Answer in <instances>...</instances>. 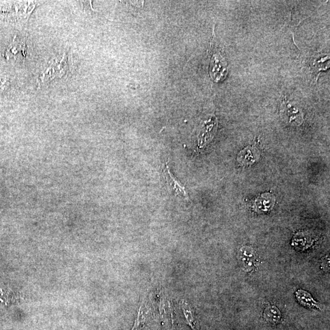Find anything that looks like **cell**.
Here are the masks:
<instances>
[{
  "label": "cell",
  "instance_id": "1",
  "mask_svg": "<svg viewBox=\"0 0 330 330\" xmlns=\"http://www.w3.org/2000/svg\"><path fill=\"white\" fill-rule=\"evenodd\" d=\"M33 2H11L0 10V15L9 21H27L34 10L36 4Z\"/></svg>",
  "mask_w": 330,
  "mask_h": 330
},
{
  "label": "cell",
  "instance_id": "2",
  "mask_svg": "<svg viewBox=\"0 0 330 330\" xmlns=\"http://www.w3.org/2000/svg\"><path fill=\"white\" fill-rule=\"evenodd\" d=\"M218 127L217 117L212 116L206 121L203 122L198 133V146L200 148L204 147L211 139L214 138Z\"/></svg>",
  "mask_w": 330,
  "mask_h": 330
},
{
  "label": "cell",
  "instance_id": "3",
  "mask_svg": "<svg viewBox=\"0 0 330 330\" xmlns=\"http://www.w3.org/2000/svg\"><path fill=\"white\" fill-rule=\"evenodd\" d=\"M67 69H68V65H67L66 56L64 55L60 60H56L55 62L42 74L41 83H47L55 78L62 77L66 73Z\"/></svg>",
  "mask_w": 330,
  "mask_h": 330
},
{
  "label": "cell",
  "instance_id": "4",
  "mask_svg": "<svg viewBox=\"0 0 330 330\" xmlns=\"http://www.w3.org/2000/svg\"><path fill=\"white\" fill-rule=\"evenodd\" d=\"M211 75L215 82H218L225 78L227 73V66L225 58L220 52H215L212 55L211 64Z\"/></svg>",
  "mask_w": 330,
  "mask_h": 330
},
{
  "label": "cell",
  "instance_id": "5",
  "mask_svg": "<svg viewBox=\"0 0 330 330\" xmlns=\"http://www.w3.org/2000/svg\"><path fill=\"white\" fill-rule=\"evenodd\" d=\"M238 256L240 266L245 272H250L256 266L257 256L255 251L252 248H242L239 251Z\"/></svg>",
  "mask_w": 330,
  "mask_h": 330
},
{
  "label": "cell",
  "instance_id": "6",
  "mask_svg": "<svg viewBox=\"0 0 330 330\" xmlns=\"http://www.w3.org/2000/svg\"><path fill=\"white\" fill-rule=\"evenodd\" d=\"M163 174L166 178L167 186L175 195L182 196L189 199L185 187L180 182L173 177L170 171L169 162H166L163 165Z\"/></svg>",
  "mask_w": 330,
  "mask_h": 330
},
{
  "label": "cell",
  "instance_id": "7",
  "mask_svg": "<svg viewBox=\"0 0 330 330\" xmlns=\"http://www.w3.org/2000/svg\"><path fill=\"white\" fill-rule=\"evenodd\" d=\"M296 299L302 305L310 309H320L319 304H318L312 297L309 293L303 290H298L295 293Z\"/></svg>",
  "mask_w": 330,
  "mask_h": 330
},
{
  "label": "cell",
  "instance_id": "8",
  "mask_svg": "<svg viewBox=\"0 0 330 330\" xmlns=\"http://www.w3.org/2000/svg\"><path fill=\"white\" fill-rule=\"evenodd\" d=\"M264 318L268 322L275 325V324L278 323L281 320V312L275 306H268L264 310Z\"/></svg>",
  "mask_w": 330,
  "mask_h": 330
},
{
  "label": "cell",
  "instance_id": "9",
  "mask_svg": "<svg viewBox=\"0 0 330 330\" xmlns=\"http://www.w3.org/2000/svg\"><path fill=\"white\" fill-rule=\"evenodd\" d=\"M182 307L185 316H186L187 323L192 330H198L197 321H196L195 314L194 311H192L191 307L189 305L188 303L185 300L181 302Z\"/></svg>",
  "mask_w": 330,
  "mask_h": 330
},
{
  "label": "cell",
  "instance_id": "10",
  "mask_svg": "<svg viewBox=\"0 0 330 330\" xmlns=\"http://www.w3.org/2000/svg\"><path fill=\"white\" fill-rule=\"evenodd\" d=\"M255 148L248 147L243 149L239 153L238 160L240 163L244 164H251L255 161L256 150Z\"/></svg>",
  "mask_w": 330,
  "mask_h": 330
},
{
  "label": "cell",
  "instance_id": "11",
  "mask_svg": "<svg viewBox=\"0 0 330 330\" xmlns=\"http://www.w3.org/2000/svg\"><path fill=\"white\" fill-rule=\"evenodd\" d=\"M24 47L23 44H21L18 43V41H14L13 43L10 45L7 51H6V58H7V60H10L13 58H16L17 55L19 52H22L24 54Z\"/></svg>",
  "mask_w": 330,
  "mask_h": 330
},
{
  "label": "cell",
  "instance_id": "12",
  "mask_svg": "<svg viewBox=\"0 0 330 330\" xmlns=\"http://www.w3.org/2000/svg\"><path fill=\"white\" fill-rule=\"evenodd\" d=\"M329 56L320 55L314 60L312 63V68L315 72L326 71L329 68Z\"/></svg>",
  "mask_w": 330,
  "mask_h": 330
},
{
  "label": "cell",
  "instance_id": "13",
  "mask_svg": "<svg viewBox=\"0 0 330 330\" xmlns=\"http://www.w3.org/2000/svg\"><path fill=\"white\" fill-rule=\"evenodd\" d=\"M8 80L7 78L5 77L0 76V94L5 90L7 87Z\"/></svg>",
  "mask_w": 330,
  "mask_h": 330
}]
</instances>
